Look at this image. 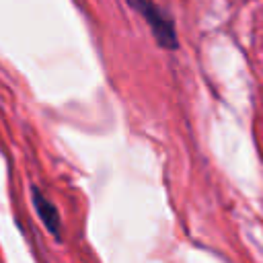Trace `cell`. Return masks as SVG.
Masks as SVG:
<instances>
[{"mask_svg": "<svg viewBox=\"0 0 263 263\" xmlns=\"http://www.w3.org/2000/svg\"><path fill=\"white\" fill-rule=\"evenodd\" d=\"M129 8H134L150 27L154 41L168 51H175L179 47V39H177V31H175V23L164 14V10L160 6H156L154 0H127Z\"/></svg>", "mask_w": 263, "mask_h": 263, "instance_id": "cell-1", "label": "cell"}, {"mask_svg": "<svg viewBox=\"0 0 263 263\" xmlns=\"http://www.w3.org/2000/svg\"><path fill=\"white\" fill-rule=\"evenodd\" d=\"M31 203L37 212V218L41 220V224L45 226V230L55 238L60 240V230H62V218H60V212L55 208V203L37 187V185H31Z\"/></svg>", "mask_w": 263, "mask_h": 263, "instance_id": "cell-2", "label": "cell"}]
</instances>
